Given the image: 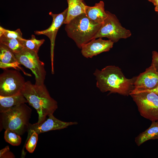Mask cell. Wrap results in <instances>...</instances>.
Segmentation results:
<instances>
[{
    "mask_svg": "<svg viewBox=\"0 0 158 158\" xmlns=\"http://www.w3.org/2000/svg\"><path fill=\"white\" fill-rule=\"evenodd\" d=\"M32 111L30 107L23 103L0 113V131L9 129L22 135L28 131Z\"/></svg>",
    "mask_w": 158,
    "mask_h": 158,
    "instance_id": "obj_4",
    "label": "cell"
},
{
    "mask_svg": "<svg viewBox=\"0 0 158 158\" xmlns=\"http://www.w3.org/2000/svg\"><path fill=\"white\" fill-rule=\"evenodd\" d=\"M85 13L92 21L98 23H102L107 17L104 9V4L102 1L96 3L93 6H86Z\"/></svg>",
    "mask_w": 158,
    "mask_h": 158,
    "instance_id": "obj_14",
    "label": "cell"
},
{
    "mask_svg": "<svg viewBox=\"0 0 158 158\" xmlns=\"http://www.w3.org/2000/svg\"><path fill=\"white\" fill-rule=\"evenodd\" d=\"M0 43L7 46L14 53L18 52L23 48L20 45L18 40L8 38L3 35H0Z\"/></svg>",
    "mask_w": 158,
    "mask_h": 158,
    "instance_id": "obj_19",
    "label": "cell"
},
{
    "mask_svg": "<svg viewBox=\"0 0 158 158\" xmlns=\"http://www.w3.org/2000/svg\"><path fill=\"white\" fill-rule=\"evenodd\" d=\"M38 135L35 132H34L26 144L25 147L30 153H33L35 148L38 139Z\"/></svg>",
    "mask_w": 158,
    "mask_h": 158,
    "instance_id": "obj_22",
    "label": "cell"
},
{
    "mask_svg": "<svg viewBox=\"0 0 158 158\" xmlns=\"http://www.w3.org/2000/svg\"><path fill=\"white\" fill-rule=\"evenodd\" d=\"M16 58L20 65H22L31 70L34 75L37 85H43L46 75L44 64L41 61L37 53L25 48L18 52L14 53Z\"/></svg>",
    "mask_w": 158,
    "mask_h": 158,
    "instance_id": "obj_6",
    "label": "cell"
},
{
    "mask_svg": "<svg viewBox=\"0 0 158 158\" xmlns=\"http://www.w3.org/2000/svg\"><path fill=\"white\" fill-rule=\"evenodd\" d=\"M3 35L9 38H14L18 40L22 39V33L20 29L11 31L0 27V35Z\"/></svg>",
    "mask_w": 158,
    "mask_h": 158,
    "instance_id": "obj_21",
    "label": "cell"
},
{
    "mask_svg": "<svg viewBox=\"0 0 158 158\" xmlns=\"http://www.w3.org/2000/svg\"><path fill=\"white\" fill-rule=\"evenodd\" d=\"M26 82L17 70L4 69L0 75V96H10L21 93Z\"/></svg>",
    "mask_w": 158,
    "mask_h": 158,
    "instance_id": "obj_8",
    "label": "cell"
},
{
    "mask_svg": "<svg viewBox=\"0 0 158 158\" xmlns=\"http://www.w3.org/2000/svg\"><path fill=\"white\" fill-rule=\"evenodd\" d=\"M102 38L93 39L83 45L81 48L83 56L87 58H92L102 53L109 51L112 48L114 42Z\"/></svg>",
    "mask_w": 158,
    "mask_h": 158,
    "instance_id": "obj_11",
    "label": "cell"
},
{
    "mask_svg": "<svg viewBox=\"0 0 158 158\" xmlns=\"http://www.w3.org/2000/svg\"><path fill=\"white\" fill-rule=\"evenodd\" d=\"M68 11V8L60 13L56 14L50 12L49 15L52 18V21L50 26L47 29L41 31H34L35 34L37 35H44L50 39L51 42L50 54L51 61V73H54V49L56 36L58 31L61 26L64 24Z\"/></svg>",
    "mask_w": 158,
    "mask_h": 158,
    "instance_id": "obj_10",
    "label": "cell"
},
{
    "mask_svg": "<svg viewBox=\"0 0 158 158\" xmlns=\"http://www.w3.org/2000/svg\"><path fill=\"white\" fill-rule=\"evenodd\" d=\"M133 90L137 91H150L154 92L158 95V86L155 89L152 90H138L136 89H134Z\"/></svg>",
    "mask_w": 158,
    "mask_h": 158,
    "instance_id": "obj_25",
    "label": "cell"
},
{
    "mask_svg": "<svg viewBox=\"0 0 158 158\" xmlns=\"http://www.w3.org/2000/svg\"><path fill=\"white\" fill-rule=\"evenodd\" d=\"M15 157L11 152L8 146H7L0 150V158H14Z\"/></svg>",
    "mask_w": 158,
    "mask_h": 158,
    "instance_id": "obj_23",
    "label": "cell"
},
{
    "mask_svg": "<svg viewBox=\"0 0 158 158\" xmlns=\"http://www.w3.org/2000/svg\"><path fill=\"white\" fill-rule=\"evenodd\" d=\"M68 7L66 18L63 24L68 23L74 18L83 13H85L86 5L83 0H67Z\"/></svg>",
    "mask_w": 158,
    "mask_h": 158,
    "instance_id": "obj_16",
    "label": "cell"
},
{
    "mask_svg": "<svg viewBox=\"0 0 158 158\" xmlns=\"http://www.w3.org/2000/svg\"><path fill=\"white\" fill-rule=\"evenodd\" d=\"M107 17L94 37H107L114 43L121 39H126L131 35L130 31L123 27L116 15L106 11Z\"/></svg>",
    "mask_w": 158,
    "mask_h": 158,
    "instance_id": "obj_7",
    "label": "cell"
},
{
    "mask_svg": "<svg viewBox=\"0 0 158 158\" xmlns=\"http://www.w3.org/2000/svg\"><path fill=\"white\" fill-rule=\"evenodd\" d=\"M157 0H148L149 1L152 3L154 5Z\"/></svg>",
    "mask_w": 158,
    "mask_h": 158,
    "instance_id": "obj_27",
    "label": "cell"
},
{
    "mask_svg": "<svg viewBox=\"0 0 158 158\" xmlns=\"http://www.w3.org/2000/svg\"><path fill=\"white\" fill-rule=\"evenodd\" d=\"M134 89L152 90L158 86V73L151 65L137 77L134 83Z\"/></svg>",
    "mask_w": 158,
    "mask_h": 158,
    "instance_id": "obj_12",
    "label": "cell"
},
{
    "mask_svg": "<svg viewBox=\"0 0 158 158\" xmlns=\"http://www.w3.org/2000/svg\"><path fill=\"white\" fill-rule=\"evenodd\" d=\"M96 86L102 92L117 93L128 96L135 89L134 83L136 77L126 78L121 69L115 66H107L101 70L96 69L93 73Z\"/></svg>",
    "mask_w": 158,
    "mask_h": 158,
    "instance_id": "obj_1",
    "label": "cell"
},
{
    "mask_svg": "<svg viewBox=\"0 0 158 158\" xmlns=\"http://www.w3.org/2000/svg\"></svg>",
    "mask_w": 158,
    "mask_h": 158,
    "instance_id": "obj_28",
    "label": "cell"
},
{
    "mask_svg": "<svg viewBox=\"0 0 158 158\" xmlns=\"http://www.w3.org/2000/svg\"><path fill=\"white\" fill-rule=\"evenodd\" d=\"M130 95L138 107L140 115L152 121L158 120V95L150 91L133 90Z\"/></svg>",
    "mask_w": 158,
    "mask_h": 158,
    "instance_id": "obj_5",
    "label": "cell"
},
{
    "mask_svg": "<svg viewBox=\"0 0 158 158\" xmlns=\"http://www.w3.org/2000/svg\"><path fill=\"white\" fill-rule=\"evenodd\" d=\"M21 92L29 104L36 110L38 124L44 121L47 117L53 114L58 108L57 102L51 97L44 84L37 85L27 81Z\"/></svg>",
    "mask_w": 158,
    "mask_h": 158,
    "instance_id": "obj_2",
    "label": "cell"
},
{
    "mask_svg": "<svg viewBox=\"0 0 158 158\" xmlns=\"http://www.w3.org/2000/svg\"><path fill=\"white\" fill-rule=\"evenodd\" d=\"M20 65L14 53L6 45L0 43V68L4 69L12 68L17 69Z\"/></svg>",
    "mask_w": 158,
    "mask_h": 158,
    "instance_id": "obj_13",
    "label": "cell"
},
{
    "mask_svg": "<svg viewBox=\"0 0 158 158\" xmlns=\"http://www.w3.org/2000/svg\"><path fill=\"white\" fill-rule=\"evenodd\" d=\"M158 139V120L152 121L150 127L140 133L135 138V142L139 146L150 140Z\"/></svg>",
    "mask_w": 158,
    "mask_h": 158,
    "instance_id": "obj_17",
    "label": "cell"
},
{
    "mask_svg": "<svg viewBox=\"0 0 158 158\" xmlns=\"http://www.w3.org/2000/svg\"><path fill=\"white\" fill-rule=\"evenodd\" d=\"M48 116V118H47L42 123L39 124L37 123L33 124L30 123L27 132L28 133V136L22 150V153L25 152L24 149L26 144L34 132H35L39 134L51 130L63 129L69 126L78 124L77 122H66L61 121L56 118L53 114H50Z\"/></svg>",
    "mask_w": 158,
    "mask_h": 158,
    "instance_id": "obj_9",
    "label": "cell"
},
{
    "mask_svg": "<svg viewBox=\"0 0 158 158\" xmlns=\"http://www.w3.org/2000/svg\"><path fill=\"white\" fill-rule=\"evenodd\" d=\"M102 24L92 21L83 13L66 24L65 29L68 37L81 49L83 45L94 39Z\"/></svg>",
    "mask_w": 158,
    "mask_h": 158,
    "instance_id": "obj_3",
    "label": "cell"
},
{
    "mask_svg": "<svg viewBox=\"0 0 158 158\" xmlns=\"http://www.w3.org/2000/svg\"><path fill=\"white\" fill-rule=\"evenodd\" d=\"M4 137L6 142L13 146H18L21 142L20 135L10 129L5 130Z\"/></svg>",
    "mask_w": 158,
    "mask_h": 158,
    "instance_id": "obj_20",
    "label": "cell"
},
{
    "mask_svg": "<svg viewBox=\"0 0 158 158\" xmlns=\"http://www.w3.org/2000/svg\"><path fill=\"white\" fill-rule=\"evenodd\" d=\"M21 46L28 49L38 53L40 47L44 43L45 40L37 39L35 35H32L30 39L28 40L24 38L18 40Z\"/></svg>",
    "mask_w": 158,
    "mask_h": 158,
    "instance_id": "obj_18",
    "label": "cell"
},
{
    "mask_svg": "<svg viewBox=\"0 0 158 158\" xmlns=\"http://www.w3.org/2000/svg\"><path fill=\"white\" fill-rule=\"evenodd\" d=\"M28 103L21 92L8 97L0 96V113L4 112L15 106Z\"/></svg>",
    "mask_w": 158,
    "mask_h": 158,
    "instance_id": "obj_15",
    "label": "cell"
},
{
    "mask_svg": "<svg viewBox=\"0 0 158 158\" xmlns=\"http://www.w3.org/2000/svg\"><path fill=\"white\" fill-rule=\"evenodd\" d=\"M154 6H155L154 10L158 13V0H157Z\"/></svg>",
    "mask_w": 158,
    "mask_h": 158,
    "instance_id": "obj_26",
    "label": "cell"
},
{
    "mask_svg": "<svg viewBox=\"0 0 158 158\" xmlns=\"http://www.w3.org/2000/svg\"><path fill=\"white\" fill-rule=\"evenodd\" d=\"M151 65L158 73V52L156 51L152 52V60Z\"/></svg>",
    "mask_w": 158,
    "mask_h": 158,
    "instance_id": "obj_24",
    "label": "cell"
}]
</instances>
